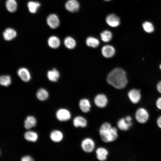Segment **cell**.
<instances>
[{
    "label": "cell",
    "instance_id": "cell-1",
    "mask_svg": "<svg viewBox=\"0 0 161 161\" xmlns=\"http://www.w3.org/2000/svg\"><path fill=\"white\" fill-rule=\"evenodd\" d=\"M107 80L109 84L117 89L124 88L127 83L125 72L119 68L114 69L109 73Z\"/></svg>",
    "mask_w": 161,
    "mask_h": 161
},
{
    "label": "cell",
    "instance_id": "cell-2",
    "mask_svg": "<svg viewBox=\"0 0 161 161\" xmlns=\"http://www.w3.org/2000/svg\"><path fill=\"white\" fill-rule=\"evenodd\" d=\"M99 132L101 140L106 143L115 141L118 136L117 128L108 122H105L101 125Z\"/></svg>",
    "mask_w": 161,
    "mask_h": 161
},
{
    "label": "cell",
    "instance_id": "cell-3",
    "mask_svg": "<svg viewBox=\"0 0 161 161\" xmlns=\"http://www.w3.org/2000/svg\"><path fill=\"white\" fill-rule=\"evenodd\" d=\"M95 143L94 140L89 137L84 139L81 141V147L85 152L90 153L92 152L95 148Z\"/></svg>",
    "mask_w": 161,
    "mask_h": 161
},
{
    "label": "cell",
    "instance_id": "cell-4",
    "mask_svg": "<svg viewBox=\"0 0 161 161\" xmlns=\"http://www.w3.org/2000/svg\"><path fill=\"white\" fill-rule=\"evenodd\" d=\"M136 120L139 123H144L148 120L149 114L148 111L143 108H140L136 111L135 114Z\"/></svg>",
    "mask_w": 161,
    "mask_h": 161
},
{
    "label": "cell",
    "instance_id": "cell-5",
    "mask_svg": "<svg viewBox=\"0 0 161 161\" xmlns=\"http://www.w3.org/2000/svg\"><path fill=\"white\" fill-rule=\"evenodd\" d=\"M94 102L95 105L99 108H104L107 106L108 100L106 96L103 94H99L95 97Z\"/></svg>",
    "mask_w": 161,
    "mask_h": 161
},
{
    "label": "cell",
    "instance_id": "cell-6",
    "mask_svg": "<svg viewBox=\"0 0 161 161\" xmlns=\"http://www.w3.org/2000/svg\"><path fill=\"white\" fill-rule=\"evenodd\" d=\"M56 116L59 120L65 121L69 120L71 118V115L69 111L67 109H61L57 111Z\"/></svg>",
    "mask_w": 161,
    "mask_h": 161
},
{
    "label": "cell",
    "instance_id": "cell-7",
    "mask_svg": "<svg viewBox=\"0 0 161 161\" xmlns=\"http://www.w3.org/2000/svg\"><path fill=\"white\" fill-rule=\"evenodd\" d=\"M106 21L109 26L113 27H117L120 25V23L119 17L114 14H110L107 15Z\"/></svg>",
    "mask_w": 161,
    "mask_h": 161
},
{
    "label": "cell",
    "instance_id": "cell-8",
    "mask_svg": "<svg viewBox=\"0 0 161 161\" xmlns=\"http://www.w3.org/2000/svg\"><path fill=\"white\" fill-rule=\"evenodd\" d=\"M47 22L49 26L53 29L57 28L60 24L58 17L54 14H52L49 15L47 18Z\"/></svg>",
    "mask_w": 161,
    "mask_h": 161
},
{
    "label": "cell",
    "instance_id": "cell-9",
    "mask_svg": "<svg viewBox=\"0 0 161 161\" xmlns=\"http://www.w3.org/2000/svg\"><path fill=\"white\" fill-rule=\"evenodd\" d=\"M65 6L68 11L74 13L79 10L80 5L77 0H68L65 3Z\"/></svg>",
    "mask_w": 161,
    "mask_h": 161
},
{
    "label": "cell",
    "instance_id": "cell-10",
    "mask_svg": "<svg viewBox=\"0 0 161 161\" xmlns=\"http://www.w3.org/2000/svg\"><path fill=\"white\" fill-rule=\"evenodd\" d=\"M87 123L86 119L81 116H76L73 120V125L76 128H85L87 126Z\"/></svg>",
    "mask_w": 161,
    "mask_h": 161
},
{
    "label": "cell",
    "instance_id": "cell-11",
    "mask_svg": "<svg viewBox=\"0 0 161 161\" xmlns=\"http://www.w3.org/2000/svg\"><path fill=\"white\" fill-rule=\"evenodd\" d=\"M96 154L98 160L100 161H104L107 160L109 152L105 148L99 147L96 149Z\"/></svg>",
    "mask_w": 161,
    "mask_h": 161
},
{
    "label": "cell",
    "instance_id": "cell-12",
    "mask_svg": "<svg viewBox=\"0 0 161 161\" xmlns=\"http://www.w3.org/2000/svg\"><path fill=\"white\" fill-rule=\"evenodd\" d=\"M128 96L131 101L134 104L137 103L141 98L139 91L136 89L130 90L128 93Z\"/></svg>",
    "mask_w": 161,
    "mask_h": 161
},
{
    "label": "cell",
    "instance_id": "cell-13",
    "mask_svg": "<svg viewBox=\"0 0 161 161\" xmlns=\"http://www.w3.org/2000/svg\"><path fill=\"white\" fill-rule=\"evenodd\" d=\"M17 74L21 80L25 82H28L31 79V75L29 70L26 68H19L17 71Z\"/></svg>",
    "mask_w": 161,
    "mask_h": 161
},
{
    "label": "cell",
    "instance_id": "cell-14",
    "mask_svg": "<svg viewBox=\"0 0 161 161\" xmlns=\"http://www.w3.org/2000/svg\"><path fill=\"white\" fill-rule=\"evenodd\" d=\"M101 52L105 57L110 58L114 55L115 53V50L113 46L110 45H106L102 47Z\"/></svg>",
    "mask_w": 161,
    "mask_h": 161
},
{
    "label": "cell",
    "instance_id": "cell-15",
    "mask_svg": "<svg viewBox=\"0 0 161 161\" xmlns=\"http://www.w3.org/2000/svg\"><path fill=\"white\" fill-rule=\"evenodd\" d=\"M79 106L80 110L84 113L89 112L91 106L90 101L86 98L81 99L79 101Z\"/></svg>",
    "mask_w": 161,
    "mask_h": 161
},
{
    "label": "cell",
    "instance_id": "cell-16",
    "mask_svg": "<svg viewBox=\"0 0 161 161\" xmlns=\"http://www.w3.org/2000/svg\"><path fill=\"white\" fill-rule=\"evenodd\" d=\"M132 125V123L128 122L125 118L120 119L117 123L118 128L123 131L128 130Z\"/></svg>",
    "mask_w": 161,
    "mask_h": 161
},
{
    "label": "cell",
    "instance_id": "cell-17",
    "mask_svg": "<svg viewBox=\"0 0 161 161\" xmlns=\"http://www.w3.org/2000/svg\"><path fill=\"white\" fill-rule=\"evenodd\" d=\"M16 31L13 28L6 29L3 33V37L4 40L7 41L11 40L16 37Z\"/></svg>",
    "mask_w": 161,
    "mask_h": 161
},
{
    "label": "cell",
    "instance_id": "cell-18",
    "mask_svg": "<svg viewBox=\"0 0 161 161\" xmlns=\"http://www.w3.org/2000/svg\"><path fill=\"white\" fill-rule=\"evenodd\" d=\"M47 76L50 81L55 82L57 81L59 78L60 73L56 69L53 68L48 72Z\"/></svg>",
    "mask_w": 161,
    "mask_h": 161
},
{
    "label": "cell",
    "instance_id": "cell-19",
    "mask_svg": "<svg viewBox=\"0 0 161 161\" xmlns=\"http://www.w3.org/2000/svg\"><path fill=\"white\" fill-rule=\"evenodd\" d=\"M48 44L50 47L53 49H56L60 46V41L58 37L52 36L49 38Z\"/></svg>",
    "mask_w": 161,
    "mask_h": 161
},
{
    "label": "cell",
    "instance_id": "cell-20",
    "mask_svg": "<svg viewBox=\"0 0 161 161\" xmlns=\"http://www.w3.org/2000/svg\"><path fill=\"white\" fill-rule=\"evenodd\" d=\"M50 136L51 140L56 142L61 141L63 138L62 133L58 130H55L52 131L50 134Z\"/></svg>",
    "mask_w": 161,
    "mask_h": 161
},
{
    "label": "cell",
    "instance_id": "cell-21",
    "mask_svg": "<svg viewBox=\"0 0 161 161\" xmlns=\"http://www.w3.org/2000/svg\"><path fill=\"white\" fill-rule=\"evenodd\" d=\"M64 44L67 48L70 49L74 48L76 45L75 40L73 38L70 36L67 37L65 38Z\"/></svg>",
    "mask_w": 161,
    "mask_h": 161
},
{
    "label": "cell",
    "instance_id": "cell-22",
    "mask_svg": "<svg viewBox=\"0 0 161 161\" xmlns=\"http://www.w3.org/2000/svg\"><path fill=\"white\" fill-rule=\"evenodd\" d=\"M36 122V120L34 117L28 116L24 121V127L26 129H29L35 126Z\"/></svg>",
    "mask_w": 161,
    "mask_h": 161
},
{
    "label": "cell",
    "instance_id": "cell-23",
    "mask_svg": "<svg viewBox=\"0 0 161 161\" xmlns=\"http://www.w3.org/2000/svg\"><path fill=\"white\" fill-rule=\"evenodd\" d=\"M6 7L7 10L10 12H14L17 8V3L15 0H7Z\"/></svg>",
    "mask_w": 161,
    "mask_h": 161
},
{
    "label": "cell",
    "instance_id": "cell-24",
    "mask_svg": "<svg viewBox=\"0 0 161 161\" xmlns=\"http://www.w3.org/2000/svg\"><path fill=\"white\" fill-rule=\"evenodd\" d=\"M36 96L38 99L41 101L46 100L49 96L48 92L45 89L41 88L37 91Z\"/></svg>",
    "mask_w": 161,
    "mask_h": 161
},
{
    "label": "cell",
    "instance_id": "cell-25",
    "mask_svg": "<svg viewBox=\"0 0 161 161\" xmlns=\"http://www.w3.org/2000/svg\"><path fill=\"white\" fill-rule=\"evenodd\" d=\"M86 45L89 47L93 48H96L99 44V41L97 38L93 37H88L86 40Z\"/></svg>",
    "mask_w": 161,
    "mask_h": 161
},
{
    "label": "cell",
    "instance_id": "cell-26",
    "mask_svg": "<svg viewBox=\"0 0 161 161\" xmlns=\"http://www.w3.org/2000/svg\"><path fill=\"white\" fill-rule=\"evenodd\" d=\"M100 36L101 39L103 41L105 42H107L111 40L112 35L110 31L105 30L101 33Z\"/></svg>",
    "mask_w": 161,
    "mask_h": 161
},
{
    "label": "cell",
    "instance_id": "cell-27",
    "mask_svg": "<svg viewBox=\"0 0 161 161\" xmlns=\"http://www.w3.org/2000/svg\"><path fill=\"white\" fill-rule=\"evenodd\" d=\"M40 6V3L38 2L30 1L27 3V7L29 11L32 13H35Z\"/></svg>",
    "mask_w": 161,
    "mask_h": 161
},
{
    "label": "cell",
    "instance_id": "cell-28",
    "mask_svg": "<svg viewBox=\"0 0 161 161\" xmlns=\"http://www.w3.org/2000/svg\"><path fill=\"white\" fill-rule=\"evenodd\" d=\"M25 138L28 141L35 142L38 138V135L36 133L32 131L26 132L24 135Z\"/></svg>",
    "mask_w": 161,
    "mask_h": 161
},
{
    "label": "cell",
    "instance_id": "cell-29",
    "mask_svg": "<svg viewBox=\"0 0 161 161\" xmlns=\"http://www.w3.org/2000/svg\"><path fill=\"white\" fill-rule=\"evenodd\" d=\"M11 81L10 76L8 75L1 76L0 78V83L2 86H7L11 83Z\"/></svg>",
    "mask_w": 161,
    "mask_h": 161
},
{
    "label": "cell",
    "instance_id": "cell-30",
    "mask_svg": "<svg viewBox=\"0 0 161 161\" xmlns=\"http://www.w3.org/2000/svg\"><path fill=\"white\" fill-rule=\"evenodd\" d=\"M143 28L146 32L151 33L154 30V27L152 24L150 22L146 21L144 22L143 25Z\"/></svg>",
    "mask_w": 161,
    "mask_h": 161
},
{
    "label": "cell",
    "instance_id": "cell-31",
    "mask_svg": "<svg viewBox=\"0 0 161 161\" xmlns=\"http://www.w3.org/2000/svg\"><path fill=\"white\" fill-rule=\"evenodd\" d=\"M156 106L159 109L161 110V97L159 98L156 102Z\"/></svg>",
    "mask_w": 161,
    "mask_h": 161
},
{
    "label": "cell",
    "instance_id": "cell-32",
    "mask_svg": "<svg viewBox=\"0 0 161 161\" xmlns=\"http://www.w3.org/2000/svg\"><path fill=\"white\" fill-rule=\"evenodd\" d=\"M22 161H32L33 160L31 157L29 156H26L22 158L21 159Z\"/></svg>",
    "mask_w": 161,
    "mask_h": 161
},
{
    "label": "cell",
    "instance_id": "cell-33",
    "mask_svg": "<svg viewBox=\"0 0 161 161\" xmlns=\"http://www.w3.org/2000/svg\"><path fill=\"white\" fill-rule=\"evenodd\" d=\"M157 123L158 126L161 129V116L158 118L157 120Z\"/></svg>",
    "mask_w": 161,
    "mask_h": 161
},
{
    "label": "cell",
    "instance_id": "cell-34",
    "mask_svg": "<svg viewBox=\"0 0 161 161\" xmlns=\"http://www.w3.org/2000/svg\"><path fill=\"white\" fill-rule=\"evenodd\" d=\"M157 88L158 91L161 93V81L157 83Z\"/></svg>",
    "mask_w": 161,
    "mask_h": 161
},
{
    "label": "cell",
    "instance_id": "cell-35",
    "mask_svg": "<svg viewBox=\"0 0 161 161\" xmlns=\"http://www.w3.org/2000/svg\"><path fill=\"white\" fill-rule=\"evenodd\" d=\"M126 120L129 122H132V118L130 116H128L125 117Z\"/></svg>",
    "mask_w": 161,
    "mask_h": 161
},
{
    "label": "cell",
    "instance_id": "cell-36",
    "mask_svg": "<svg viewBox=\"0 0 161 161\" xmlns=\"http://www.w3.org/2000/svg\"><path fill=\"white\" fill-rule=\"evenodd\" d=\"M104 0L105 1H111V0Z\"/></svg>",
    "mask_w": 161,
    "mask_h": 161
},
{
    "label": "cell",
    "instance_id": "cell-37",
    "mask_svg": "<svg viewBox=\"0 0 161 161\" xmlns=\"http://www.w3.org/2000/svg\"><path fill=\"white\" fill-rule=\"evenodd\" d=\"M160 69H161V64L160 65Z\"/></svg>",
    "mask_w": 161,
    "mask_h": 161
}]
</instances>
